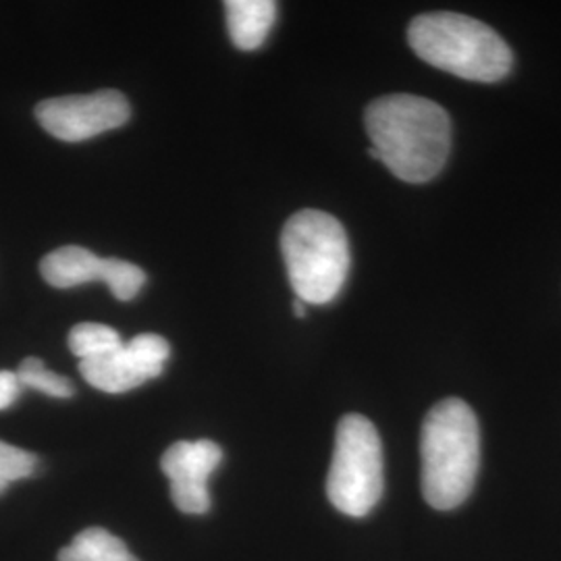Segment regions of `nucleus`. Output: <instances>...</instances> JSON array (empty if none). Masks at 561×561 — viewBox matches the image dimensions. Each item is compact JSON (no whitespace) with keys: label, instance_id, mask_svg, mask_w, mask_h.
<instances>
[{"label":"nucleus","instance_id":"nucleus-13","mask_svg":"<svg viewBox=\"0 0 561 561\" xmlns=\"http://www.w3.org/2000/svg\"><path fill=\"white\" fill-rule=\"evenodd\" d=\"M18 379H20L23 389H34V391H41L48 398H57V400H69L76 393L73 382L69 381L67 377H62V375L48 370L44 366V362L41 358H34V356L21 362Z\"/></svg>","mask_w":561,"mask_h":561},{"label":"nucleus","instance_id":"nucleus-12","mask_svg":"<svg viewBox=\"0 0 561 561\" xmlns=\"http://www.w3.org/2000/svg\"><path fill=\"white\" fill-rule=\"evenodd\" d=\"M123 340L119 333L101 322H80L69 331V350L81 360L101 358L119 347Z\"/></svg>","mask_w":561,"mask_h":561},{"label":"nucleus","instance_id":"nucleus-7","mask_svg":"<svg viewBox=\"0 0 561 561\" xmlns=\"http://www.w3.org/2000/svg\"><path fill=\"white\" fill-rule=\"evenodd\" d=\"M41 273L44 280L57 289L102 280L119 301L134 300L146 283V273L134 262L101 259L81 245H65L46 254L41 262Z\"/></svg>","mask_w":561,"mask_h":561},{"label":"nucleus","instance_id":"nucleus-11","mask_svg":"<svg viewBox=\"0 0 561 561\" xmlns=\"http://www.w3.org/2000/svg\"><path fill=\"white\" fill-rule=\"evenodd\" d=\"M59 561H138L119 537L92 526L59 551Z\"/></svg>","mask_w":561,"mask_h":561},{"label":"nucleus","instance_id":"nucleus-16","mask_svg":"<svg viewBox=\"0 0 561 561\" xmlns=\"http://www.w3.org/2000/svg\"><path fill=\"white\" fill-rule=\"evenodd\" d=\"M294 314H296L298 319H304V317H306V304H304V301H294Z\"/></svg>","mask_w":561,"mask_h":561},{"label":"nucleus","instance_id":"nucleus-9","mask_svg":"<svg viewBox=\"0 0 561 561\" xmlns=\"http://www.w3.org/2000/svg\"><path fill=\"white\" fill-rule=\"evenodd\" d=\"M221 461V447L208 439L173 443L162 454L161 468L171 482V500L183 514L202 516L210 510L208 479Z\"/></svg>","mask_w":561,"mask_h":561},{"label":"nucleus","instance_id":"nucleus-10","mask_svg":"<svg viewBox=\"0 0 561 561\" xmlns=\"http://www.w3.org/2000/svg\"><path fill=\"white\" fill-rule=\"evenodd\" d=\"M227 30L240 50L261 48L277 20V2L273 0H227Z\"/></svg>","mask_w":561,"mask_h":561},{"label":"nucleus","instance_id":"nucleus-6","mask_svg":"<svg viewBox=\"0 0 561 561\" xmlns=\"http://www.w3.org/2000/svg\"><path fill=\"white\" fill-rule=\"evenodd\" d=\"M131 117L127 99L117 90L48 99L36 106V119L60 141H83L117 129Z\"/></svg>","mask_w":561,"mask_h":561},{"label":"nucleus","instance_id":"nucleus-3","mask_svg":"<svg viewBox=\"0 0 561 561\" xmlns=\"http://www.w3.org/2000/svg\"><path fill=\"white\" fill-rule=\"evenodd\" d=\"M408 42L424 62L461 80L493 83L514 65L507 42L493 27L460 13L419 15L408 27Z\"/></svg>","mask_w":561,"mask_h":561},{"label":"nucleus","instance_id":"nucleus-1","mask_svg":"<svg viewBox=\"0 0 561 561\" xmlns=\"http://www.w3.org/2000/svg\"><path fill=\"white\" fill-rule=\"evenodd\" d=\"M364 123L373 141L368 154L398 180L426 183L442 173L451 148V121L442 104L389 94L368 104Z\"/></svg>","mask_w":561,"mask_h":561},{"label":"nucleus","instance_id":"nucleus-5","mask_svg":"<svg viewBox=\"0 0 561 561\" xmlns=\"http://www.w3.org/2000/svg\"><path fill=\"white\" fill-rule=\"evenodd\" d=\"M382 489V445L375 424L362 414L343 416L327 477L329 502L350 518H364L381 502Z\"/></svg>","mask_w":561,"mask_h":561},{"label":"nucleus","instance_id":"nucleus-2","mask_svg":"<svg viewBox=\"0 0 561 561\" xmlns=\"http://www.w3.org/2000/svg\"><path fill=\"white\" fill-rule=\"evenodd\" d=\"M422 497L435 510H454L474 489L481 466V431L472 408L458 398L433 405L422 422Z\"/></svg>","mask_w":561,"mask_h":561},{"label":"nucleus","instance_id":"nucleus-15","mask_svg":"<svg viewBox=\"0 0 561 561\" xmlns=\"http://www.w3.org/2000/svg\"><path fill=\"white\" fill-rule=\"evenodd\" d=\"M21 387L18 373L11 370H0V410L11 408L15 401L20 400Z\"/></svg>","mask_w":561,"mask_h":561},{"label":"nucleus","instance_id":"nucleus-14","mask_svg":"<svg viewBox=\"0 0 561 561\" xmlns=\"http://www.w3.org/2000/svg\"><path fill=\"white\" fill-rule=\"evenodd\" d=\"M38 468V458L15 445L0 442V495L13 482L30 479Z\"/></svg>","mask_w":561,"mask_h":561},{"label":"nucleus","instance_id":"nucleus-4","mask_svg":"<svg viewBox=\"0 0 561 561\" xmlns=\"http://www.w3.org/2000/svg\"><path fill=\"white\" fill-rule=\"evenodd\" d=\"M280 252L298 300L314 306L340 296L350 273L347 233L333 215L306 208L285 222Z\"/></svg>","mask_w":561,"mask_h":561},{"label":"nucleus","instance_id":"nucleus-8","mask_svg":"<svg viewBox=\"0 0 561 561\" xmlns=\"http://www.w3.org/2000/svg\"><path fill=\"white\" fill-rule=\"evenodd\" d=\"M171 356L169 341L144 333L121 343L111 354L80 362L81 377L104 393H125L144 382L161 377L164 362Z\"/></svg>","mask_w":561,"mask_h":561}]
</instances>
